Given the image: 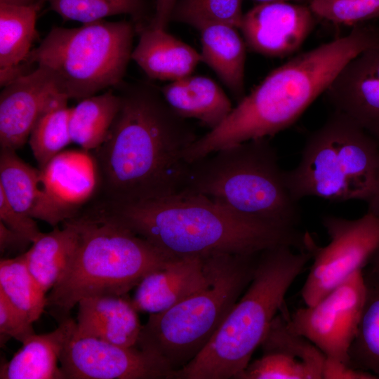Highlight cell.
I'll return each instance as SVG.
<instances>
[{"instance_id": "obj_1", "label": "cell", "mask_w": 379, "mask_h": 379, "mask_svg": "<svg viewBox=\"0 0 379 379\" xmlns=\"http://www.w3.org/2000/svg\"><path fill=\"white\" fill-rule=\"evenodd\" d=\"M120 106L104 141L95 149L100 204L117 205L159 199L184 187L194 127L176 114L160 88L147 82L115 88Z\"/></svg>"}, {"instance_id": "obj_2", "label": "cell", "mask_w": 379, "mask_h": 379, "mask_svg": "<svg viewBox=\"0 0 379 379\" xmlns=\"http://www.w3.org/2000/svg\"><path fill=\"white\" fill-rule=\"evenodd\" d=\"M95 205L172 258L256 254L281 245L305 250V233L297 227L245 216L190 192L131 204Z\"/></svg>"}, {"instance_id": "obj_3", "label": "cell", "mask_w": 379, "mask_h": 379, "mask_svg": "<svg viewBox=\"0 0 379 379\" xmlns=\"http://www.w3.org/2000/svg\"><path fill=\"white\" fill-rule=\"evenodd\" d=\"M379 44V27L355 25L350 33L302 53L272 71L241 99L215 128L191 145L197 160L222 148L268 138L291 126L357 55Z\"/></svg>"}, {"instance_id": "obj_4", "label": "cell", "mask_w": 379, "mask_h": 379, "mask_svg": "<svg viewBox=\"0 0 379 379\" xmlns=\"http://www.w3.org/2000/svg\"><path fill=\"white\" fill-rule=\"evenodd\" d=\"M79 232L74 259L46 297V307L58 321L82 298L127 295L149 273L174 258L107 216L95 205L73 218Z\"/></svg>"}, {"instance_id": "obj_5", "label": "cell", "mask_w": 379, "mask_h": 379, "mask_svg": "<svg viewBox=\"0 0 379 379\" xmlns=\"http://www.w3.org/2000/svg\"><path fill=\"white\" fill-rule=\"evenodd\" d=\"M286 245L259 253L253 277L204 350L174 372L173 379L234 378L251 361L285 296L312 260L308 250Z\"/></svg>"}, {"instance_id": "obj_6", "label": "cell", "mask_w": 379, "mask_h": 379, "mask_svg": "<svg viewBox=\"0 0 379 379\" xmlns=\"http://www.w3.org/2000/svg\"><path fill=\"white\" fill-rule=\"evenodd\" d=\"M268 138L222 148L190 164L182 191L206 196L241 215L297 227L298 201Z\"/></svg>"}, {"instance_id": "obj_7", "label": "cell", "mask_w": 379, "mask_h": 379, "mask_svg": "<svg viewBox=\"0 0 379 379\" xmlns=\"http://www.w3.org/2000/svg\"><path fill=\"white\" fill-rule=\"evenodd\" d=\"M285 174L298 201L360 200L379 215V142L340 112L308 136L298 164Z\"/></svg>"}, {"instance_id": "obj_8", "label": "cell", "mask_w": 379, "mask_h": 379, "mask_svg": "<svg viewBox=\"0 0 379 379\" xmlns=\"http://www.w3.org/2000/svg\"><path fill=\"white\" fill-rule=\"evenodd\" d=\"M258 254L208 256L207 286L165 311L150 314L137 346L163 358L174 372L191 361L247 288Z\"/></svg>"}, {"instance_id": "obj_9", "label": "cell", "mask_w": 379, "mask_h": 379, "mask_svg": "<svg viewBox=\"0 0 379 379\" xmlns=\"http://www.w3.org/2000/svg\"><path fill=\"white\" fill-rule=\"evenodd\" d=\"M135 34L134 22L126 20L55 26L25 62L48 72L69 99L81 100L124 81Z\"/></svg>"}, {"instance_id": "obj_10", "label": "cell", "mask_w": 379, "mask_h": 379, "mask_svg": "<svg viewBox=\"0 0 379 379\" xmlns=\"http://www.w3.org/2000/svg\"><path fill=\"white\" fill-rule=\"evenodd\" d=\"M322 225L329 243L319 246L306 232V250L313 262L301 290L306 305L314 304L330 291L367 266L379 249V215L368 211L350 220L326 215Z\"/></svg>"}, {"instance_id": "obj_11", "label": "cell", "mask_w": 379, "mask_h": 379, "mask_svg": "<svg viewBox=\"0 0 379 379\" xmlns=\"http://www.w3.org/2000/svg\"><path fill=\"white\" fill-rule=\"evenodd\" d=\"M363 271H359L311 305L286 314L288 328L304 336L328 361L349 366V350L355 337L365 301Z\"/></svg>"}, {"instance_id": "obj_12", "label": "cell", "mask_w": 379, "mask_h": 379, "mask_svg": "<svg viewBox=\"0 0 379 379\" xmlns=\"http://www.w3.org/2000/svg\"><path fill=\"white\" fill-rule=\"evenodd\" d=\"M59 362L65 379H173L174 374L163 358L138 346H120L74 332Z\"/></svg>"}, {"instance_id": "obj_13", "label": "cell", "mask_w": 379, "mask_h": 379, "mask_svg": "<svg viewBox=\"0 0 379 379\" xmlns=\"http://www.w3.org/2000/svg\"><path fill=\"white\" fill-rule=\"evenodd\" d=\"M285 307L273 319L260 345L262 356L249 362L234 378H323L324 354L306 338L288 328Z\"/></svg>"}, {"instance_id": "obj_14", "label": "cell", "mask_w": 379, "mask_h": 379, "mask_svg": "<svg viewBox=\"0 0 379 379\" xmlns=\"http://www.w3.org/2000/svg\"><path fill=\"white\" fill-rule=\"evenodd\" d=\"M310 6L289 2L258 4L244 14L239 29L247 47L270 57L295 52L314 26Z\"/></svg>"}, {"instance_id": "obj_15", "label": "cell", "mask_w": 379, "mask_h": 379, "mask_svg": "<svg viewBox=\"0 0 379 379\" xmlns=\"http://www.w3.org/2000/svg\"><path fill=\"white\" fill-rule=\"evenodd\" d=\"M325 94L333 110L349 117L379 142V44L347 62Z\"/></svg>"}, {"instance_id": "obj_16", "label": "cell", "mask_w": 379, "mask_h": 379, "mask_svg": "<svg viewBox=\"0 0 379 379\" xmlns=\"http://www.w3.org/2000/svg\"><path fill=\"white\" fill-rule=\"evenodd\" d=\"M58 93L51 75L39 66L4 86L0 94L1 148L22 147L38 117Z\"/></svg>"}, {"instance_id": "obj_17", "label": "cell", "mask_w": 379, "mask_h": 379, "mask_svg": "<svg viewBox=\"0 0 379 379\" xmlns=\"http://www.w3.org/2000/svg\"><path fill=\"white\" fill-rule=\"evenodd\" d=\"M209 282L208 257L176 258L147 274L136 286L132 302L138 312L165 311Z\"/></svg>"}, {"instance_id": "obj_18", "label": "cell", "mask_w": 379, "mask_h": 379, "mask_svg": "<svg viewBox=\"0 0 379 379\" xmlns=\"http://www.w3.org/2000/svg\"><path fill=\"white\" fill-rule=\"evenodd\" d=\"M0 191L15 210L52 226L74 216L48 192L41 170L24 161L15 150L1 148Z\"/></svg>"}, {"instance_id": "obj_19", "label": "cell", "mask_w": 379, "mask_h": 379, "mask_svg": "<svg viewBox=\"0 0 379 379\" xmlns=\"http://www.w3.org/2000/svg\"><path fill=\"white\" fill-rule=\"evenodd\" d=\"M75 334L124 347L137 346L142 326L127 295H101L78 302Z\"/></svg>"}, {"instance_id": "obj_20", "label": "cell", "mask_w": 379, "mask_h": 379, "mask_svg": "<svg viewBox=\"0 0 379 379\" xmlns=\"http://www.w3.org/2000/svg\"><path fill=\"white\" fill-rule=\"evenodd\" d=\"M40 170L48 192L74 215L97 192L98 172L90 151L63 150Z\"/></svg>"}, {"instance_id": "obj_21", "label": "cell", "mask_w": 379, "mask_h": 379, "mask_svg": "<svg viewBox=\"0 0 379 379\" xmlns=\"http://www.w3.org/2000/svg\"><path fill=\"white\" fill-rule=\"evenodd\" d=\"M133 60L152 79L173 81L192 74L201 62L200 53L168 33L145 26L140 29Z\"/></svg>"}, {"instance_id": "obj_22", "label": "cell", "mask_w": 379, "mask_h": 379, "mask_svg": "<svg viewBox=\"0 0 379 379\" xmlns=\"http://www.w3.org/2000/svg\"><path fill=\"white\" fill-rule=\"evenodd\" d=\"M160 91L176 114L198 120L209 131L218 127L233 108L223 89L205 76L190 74L169 82Z\"/></svg>"}, {"instance_id": "obj_23", "label": "cell", "mask_w": 379, "mask_h": 379, "mask_svg": "<svg viewBox=\"0 0 379 379\" xmlns=\"http://www.w3.org/2000/svg\"><path fill=\"white\" fill-rule=\"evenodd\" d=\"M76 328L71 317L59 321L54 331L34 334L0 368L1 379H64L58 366L60 354Z\"/></svg>"}, {"instance_id": "obj_24", "label": "cell", "mask_w": 379, "mask_h": 379, "mask_svg": "<svg viewBox=\"0 0 379 379\" xmlns=\"http://www.w3.org/2000/svg\"><path fill=\"white\" fill-rule=\"evenodd\" d=\"M237 28L213 24L202 28L201 62L206 63L239 102L245 96L246 45Z\"/></svg>"}, {"instance_id": "obj_25", "label": "cell", "mask_w": 379, "mask_h": 379, "mask_svg": "<svg viewBox=\"0 0 379 379\" xmlns=\"http://www.w3.org/2000/svg\"><path fill=\"white\" fill-rule=\"evenodd\" d=\"M79 232L72 218L62 229L41 233L25 253L27 267L45 293L51 290L68 270L76 253Z\"/></svg>"}, {"instance_id": "obj_26", "label": "cell", "mask_w": 379, "mask_h": 379, "mask_svg": "<svg viewBox=\"0 0 379 379\" xmlns=\"http://www.w3.org/2000/svg\"><path fill=\"white\" fill-rule=\"evenodd\" d=\"M365 301L355 337L349 350V366L379 378V273L363 270Z\"/></svg>"}, {"instance_id": "obj_27", "label": "cell", "mask_w": 379, "mask_h": 379, "mask_svg": "<svg viewBox=\"0 0 379 379\" xmlns=\"http://www.w3.org/2000/svg\"><path fill=\"white\" fill-rule=\"evenodd\" d=\"M119 106V95L113 88L79 100L71 107L69 131L72 142L88 151L96 149L105 139Z\"/></svg>"}, {"instance_id": "obj_28", "label": "cell", "mask_w": 379, "mask_h": 379, "mask_svg": "<svg viewBox=\"0 0 379 379\" xmlns=\"http://www.w3.org/2000/svg\"><path fill=\"white\" fill-rule=\"evenodd\" d=\"M42 4L0 3V69L14 67L26 60L38 37L36 22Z\"/></svg>"}, {"instance_id": "obj_29", "label": "cell", "mask_w": 379, "mask_h": 379, "mask_svg": "<svg viewBox=\"0 0 379 379\" xmlns=\"http://www.w3.org/2000/svg\"><path fill=\"white\" fill-rule=\"evenodd\" d=\"M65 95L58 93L35 122L29 137V145L39 168L72 142L69 131L71 108Z\"/></svg>"}, {"instance_id": "obj_30", "label": "cell", "mask_w": 379, "mask_h": 379, "mask_svg": "<svg viewBox=\"0 0 379 379\" xmlns=\"http://www.w3.org/2000/svg\"><path fill=\"white\" fill-rule=\"evenodd\" d=\"M0 292L34 322L46 307V293L30 272L25 253L0 261Z\"/></svg>"}, {"instance_id": "obj_31", "label": "cell", "mask_w": 379, "mask_h": 379, "mask_svg": "<svg viewBox=\"0 0 379 379\" xmlns=\"http://www.w3.org/2000/svg\"><path fill=\"white\" fill-rule=\"evenodd\" d=\"M50 8L63 19L84 23L126 14L131 15L136 32L147 26L151 18L145 0H48Z\"/></svg>"}, {"instance_id": "obj_32", "label": "cell", "mask_w": 379, "mask_h": 379, "mask_svg": "<svg viewBox=\"0 0 379 379\" xmlns=\"http://www.w3.org/2000/svg\"><path fill=\"white\" fill-rule=\"evenodd\" d=\"M243 0H178L171 22L182 23L198 31L209 25L226 24L239 28L244 16Z\"/></svg>"}, {"instance_id": "obj_33", "label": "cell", "mask_w": 379, "mask_h": 379, "mask_svg": "<svg viewBox=\"0 0 379 379\" xmlns=\"http://www.w3.org/2000/svg\"><path fill=\"white\" fill-rule=\"evenodd\" d=\"M312 13L335 24L359 25L379 18V0H312Z\"/></svg>"}, {"instance_id": "obj_34", "label": "cell", "mask_w": 379, "mask_h": 379, "mask_svg": "<svg viewBox=\"0 0 379 379\" xmlns=\"http://www.w3.org/2000/svg\"><path fill=\"white\" fill-rule=\"evenodd\" d=\"M33 322L29 317L14 306L0 292V343L4 345L10 338L22 343L35 334Z\"/></svg>"}, {"instance_id": "obj_35", "label": "cell", "mask_w": 379, "mask_h": 379, "mask_svg": "<svg viewBox=\"0 0 379 379\" xmlns=\"http://www.w3.org/2000/svg\"><path fill=\"white\" fill-rule=\"evenodd\" d=\"M0 221L31 243L35 241L42 233L34 218L15 210L1 191Z\"/></svg>"}, {"instance_id": "obj_36", "label": "cell", "mask_w": 379, "mask_h": 379, "mask_svg": "<svg viewBox=\"0 0 379 379\" xmlns=\"http://www.w3.org/2000/svg\"><path fill=\"white\" fill-rule=\"evenodd\" d=\"M323 378L375 379L377 378L371 373L357 370L345 364L326 360Z\"/></svg>"}, {"instance_id": "obj_37", "label": "cell", "mask_w": 379, "mask_h": 379, "mask_svg": "<svg viewBox=\"0 0 379 379\" xmlns=\"http://www.w3.org/2000/svg\"><path fill=\"white\" fill-rule=\"evenodd\" d=\"M178 0H155L154 13L147 25L154 29H166L172 11Z\"/></svg>"}, {"instance_id": "obj_38", "label": "cell", "mask_w": 379, "mask_h": 379, "mask_svg": "<svg viewBox=\"0 0 379 379\" xmlns=\"http://www.w3.org/2000/svg\"><path fill=\"white\" fill-rule=\"evenodd\" d=\"M28 243H30L29 240L11 230L0 221V250L1 253L8 249L19 248Z\"/></svg>"}, {"instance_id": "obj_39", "label": "cell", "mask_w": 379, "mask_h": 379, "mask_svg": "<svg viewBox=\"0 0 379 379\" xmlns=\"http://www.w3.org/2000/svg\"><path fill=\"white\" fill-rule=\"evenodd\" d=\"M48 0H0V3L15 5V6H29L38 3H44Z\"/></svg>"}, {"instance_id": "obj_40", "label": "cell", "mask_w": 379, "mask_h": 379, "mask_svg": "<svg viewBox=\"0 0 379 379\" xmlns=\"http://www.w3.org/2000/svg\"><path fill=\"white\" fill-rule=\"evenodd\" d=\"M369 269L379 273V249L374 253L370 259L366 266Z\"/></svg>"}, {"instance_id": "obj_41", "label": "cell", "mask_w": 379, "mask_h": 379, "mask_svg": "<svg viewBox=\"0 0 379 379\" xmlns=\"http://www.w3.org/2000/svg\"><path fill=\"white\" fill-rule=\"evenodd\" d=\"M258 4H267V3H274V2H289L291 1H300V0H253Z\"/></svg>"}]
</instances>
